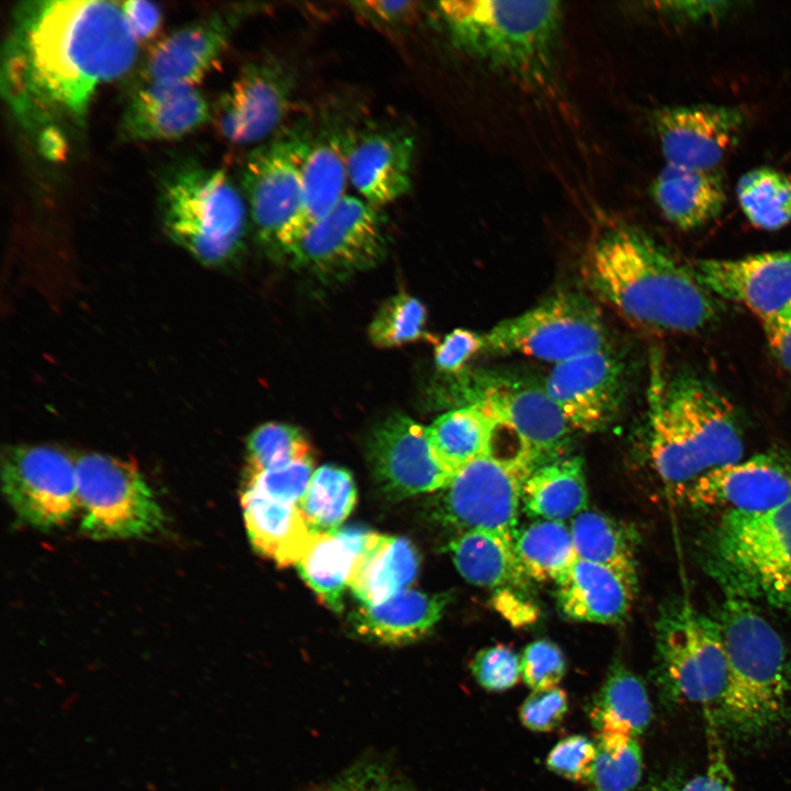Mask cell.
Returning a JSON list of instances; mask_svg holds the SVG:
<instances>
[{"label": "cell", "instance_id": "38", "mask_svg": "<svg viewBox=\"0 0 791 791\" xmlns=\"http://www.w3.org/2000/svg\"><path fill=\"white\" fill-rule=\"evenodd\" d=\"M736 197L747 220L756 227L775 231L791 222V178L771 167L745 172Z\"/></svg>", "mask_w": 791, "mask_h": 791}, {"label": "cell", "instance_id": "51", "mask_svg": "<svg viewBox=\"0 0 791 791\" xmlns=\"http://www.w3.org/2000/svg\"><path fill=\"white\" fill-rule=\"evenodd\" d=\"M420 5V2L411 0H366L350 3L353 10L360 16L386 27H399L413 23Z\"/></svg>", "mask_w": 791, "mask_h": 791}, {"label": "cell", "instance_id": "13", "mask_svg": "<svg viewBox=\"0 0 791 791\" xmlns=\"http://www.w3.org/2000/svg\"><path fill=\"white\" fill-rule=\"evenodd\" d=\"M537 467L524 456H481L442 489L441 517L464 532L489 531L514 537L522 487Z\"/></svg>", "mask_w": 791, "mask_h": 791}, {"label": "cell", "instance_id": "7", "mask_svg": "<svg viewBox=\"0 0 791 791\" xmlns=\"http://www.w3.org/2000/svg\"><path fill=\"white\" fill-rule=\"evenodd\" d=\"M714 566L729 594L791 612V499L765 512L728 511L714 537Z\"/></svg>", "mask_w": 791, "mask_h": 791}, {"label": "cell", "instance_id": "34", "mask_svg": "<svg viewBox=\"0 0 791 791\" xmlns=\"http://www.w3.org/2000/svg\"><path fill=\"white\" fill-rule=\"evenodd\" d=\"M498 424L482 410L465 405L450 410L427 427L438 460L454 475L470 461L492 454Z\"/></svg>", "mask_w": 791, "mask_h": 791}, {"label": "cell", "instance_id": "53", "mask_svg": "<svg viewBox=\"0 0 791 791\" xmlns=\"http://www.w3.org/2000/svg\"><path fill=\"white\" fill-rule=\"evenodd\" d=\"M120 5L125 23L138 44L156 34L161 23V11L156 3L131 0L120 2Z\"/></svg>", "mask_w": 791, "mask_h": 791}, {"label": "cell", "instance_id": "8", "mask_svg": "<svg viewBox=\"0 0 791 791\" xmlns=\"http://www.w3.org/2000/svg\"><path fill=\"white\" fill-rule=\"evenodd\" d=\"M656 628L658 678L666 695L701 705L717 721L728 683L717 620L681 601L662 611Z\"/></svg>", "mask_w": 791, "mask_h": 791}, {"label": "cell", "instance_id": "11", "mask_svg": "<svg viewBox=\"0 0 791 791\" xmlns=\"http://www.w3.org/2000/svg\"><path fill=\"white\" fill-rule=\"evenodd\" d=\"M82 532L94 539L143 537L158 532L163 510L137 466L98 453L76 459Z\"/></svg>", "mask_w": 791, "mask_h": 791}, {"label": "cell", "instance_id": "33", "mask_svg": "<svg viewBox=\"0 0 791 791\" xmlns=\"http://www.w3.org/2000/svg\"><path fill=\"white\" fill-rule=\"evenodd\" d=\"M651 704L643 680L620 659L613 660L593 698L589 717L598 733L640 736L651 720Z\"/></svg>", "mask_w": 791, "mask_h": 791}, {"label": "cell", "instance_id": "1", "mask_svg": "<svg viewBox=\"0 0 791 791\" xmlns=\"http://www.w3.org/2000/svg\"><path fill=\"white\" fill-rule=\"evenodd\" d=\"M137 51L120 2H22L2 54L3 94L37 135L81 124L97 89L127 74Z\"/></svg>", "mask_w": 791, "mask_h": 791}, {"label": "cell", "instance_id": "9", "mask_svg": "<svg viewBox=\"0 0 791 791\" xmlns=\"http://www.w3.org/2000/svg\"><path fill=\"white\" fill-rule=\"evenodd\" d=\"M310 122L281 127L244 165L241 190L261 243L286 254L302 231V164Z\"/></svg>", "mask_w": 791, "mask_h": 791}, {"label": "cell", "instance_id": "22", "mask_svg": "<svg viewBox=\"0 0 791 791\" xmlns=\"http://www.w3.org/2000/svg\"><path fill=\"white\" fill-rule=\"evenodd\" d=\"M684 499L695 508L726 505L750 513L775 509L791 499V458L768 452L715 469Z\"/></svg>", "mask_w": 791, "mask_h": 791}, {"label": "cell", "instance_id": "43", "mask_svg": "<svg viewBox=\"0 0 791 791\" xmlns=\"http://www.w3.org/2000/svg\"><path fill=\"white\" fill-rule=\"evenodd\" d=\"M313 474V460L309 457L260 472L246 474L244 488L280 502L298 505Z\"/></svg>", "mask_w": 791, "mask_h": 791}, {"label": "cell", "instance_id": "3", "mask_svg": "<svg viewBox=\"0 0 791 791\" xmlns=\"http://www.w3.org/2000/svg\"><path fill=\"white\" fill-rule=\"evenodd\" d=\"M737 414L710 381L679 372L651 393L649 455L675 494L684 498L709 472L742 460Z\"/></svg>", "mask_w": 791, "mask_h": 791}, {"label": "cell", "instance_id": "32", "mask_svg": "<svg viewBox=\"0 0 791 791\" xmlns=\"http://www.w3.org/2000/svg\"><path fill=\"white\" fill-rule=\"evenodd\" d=\"M452 559L468 582L492 589L523 587L526 579L513 537L489 531L461 533L449 544Z\"/></svg>", "mask_w": 791, "mask_h": 791}, {"label": "cell", "instance_id": "28", "mask_svg": "<svg viewBox=\"0 0 791 791\" xmlns=\"http://www.w3.org/2000/svg\"><path fill=\"white\" fill-rule=\"evenodd\" d=\"M450 595L403 590L388 600L363 605L352 616L356 633L368 639L404 645L421 639L441 620Z\"/></svg>", "mask_w": 791, "mask_h": 791}, {"label": "cell", "instance_id": "10", "mask_svg": "<svg viewBox=\"0 0 791 791\" xmlns=\"http://www.w3.org/2000/svg\"><path fill=\"white\" fill-rule=\"evenodd\" d=\"M450 397L474 405L513 433L522 450L538 466L564 452L573 432L545 386L510 374L478 370L457 374Z\"/></svg>", "mask_w": 791, "mask_h": 791}, {"label": "cell", "instance_id": "26", "mask_svg": "<svg viewBox=\"0 0 791 791\" xmlns=\"http://www.w3.org/2000/svg\"><path fill=\"white\" fill-rule=\"evenodd\" d=\"M635 592L613 570L580 558L556 581L561 613L579 622L621 623L630 612Z\"/></svg>", "mask_w": 791, "mask_h": 791}, {"label": "cell", "instance_id": "24", "mask_svg": "<svg viewBox=\"0 0 791 791\" xmlns=\"http://www.w3.org/2000/svg\"><path fill=\"white\" fill-rule=\"evenodd\" d=\"M211 116L209 104L194 86L140 83L122 114L120 132L129 141H167L182 137Z\"/></svg>", "mask_w": 791, "mask_h": 791}, {"label": "cell", "instance_id": "52", "mask_svg": "<svg viewBox=\"0 0 791 791\" xmlns=\"http://www.w3.org/2000/svg\"><path fill=\"white\" fill-rule=\"evenodd\" d=\"M764 332L777 361L791 372V301L762 320Z\"/></svg>", "mask_w": 791, "mask_h": 791}, {"label": "cell", "instance_id": "12", "mask_svg": "<svg viewBox=\"0 0 791 791\" xmlns=\"http://www.w3.org/2000/svg\"><path fill=\"white\" fill-rule=\"evenodd\" d=\"M606 341L595 304L580 292L565 290L493 326L483 335V350L558 364L601 349Z\"/></svg>", "mask_w": 791, "mask_h": 791}, {"label": "cell", "instance_id": "37", "mask_svg": "<svg viewBox=\"0 0 791 791\" xmlns=\"http://www.w3.org/2000/svg\"><path fill=\"white\" fill-rule=\"evenodd\" d=\"M513 542L525 576L536 581L556 582L578 558L570 528L560 521L536 520L516 530Z\"/></svg>", "mask_w": 791, "mask_h": 791}, {"label": "cell", "instance_id": "42", "mask_svg": "<svg viewBox=\"0 0 791 791\" xmlns=\"http://www.w3.org/2000/svg\"><path fill=\"white\" fill-rule=\"evenodd\" d=\"M246 448V474L312 457L305 435L298 427L285 423L261 424L248 436Z\"/></svg>", "mask_w": 791, "mask_h": 791}, {"label": "cell", "instance_id": "27", "mask_svg": "<svg viewBox=\"0 0 791 791\" xmlns=\"http://www.w3.org/2000/svg\"><path fill=\"white\" fill-rule=\"evenodd\" d=\"M661 214L678 229H699L716 219L726 203L721 175L715 170L665 164L650 187Z\"/></svg>", "mask_w": 791, "mask_h": 791}, {"label": "cell", "instance_id": "45", "mask_svg": "<svg viewBox=\"0 0 791 791\" xmlns=\"http://www.w3.org/2000/svg\"><path fill=\"white\" fill-rule=\"evenodd\" d=\"M470 670L481 688L502 692L513 688L522 678L521 657L509 646H489L475 655Z\"/></svg>", "mask_w": 791, "mask_h": 791}, {"label": "cell", "instance_id": "31", "mask_svg": "<svg viewBox=\"0 0 791 791\" xmlns=\"http://www.w3.org/2000/svg\"><path fill=\"white\" fill-rule=\"evenodd\" d=\"M522 503L526 514L537 520L564 522L587 510L582 458H555L535 467L523 483Z\"/></svg>", "mask_w": 791, "mask_h": 791}, {"label": "cell", "instance_id": "41", "mask_svg": "<svg viewBox=\"0 0 791 791\" xmlns=\"http://www.w3.org/2000/svg\"><path fill=\"white\" fill-rule=\"evenodd\" d=\"M427 311L408 293L391 297L379 308L369 325V338L377 347L391 348L430 337L426 332Z\"/></svg>", "mask_w": 791, "mask_h": 791}, {"label": "cell", "instance_id": "50", "mask_svg": "<svg viewBox=\"0 0 791 791\" xmlns=\"http://www.w3.org/2000/svg\"><path fill=\"white\" fill-rule=\"evenodd\" d=\"M483 336L465 328H456L436 345V367L449 375L459 374L466 363L483 350Z\"/></svg>", "mask_w": 791, "mask_h": 791}, {"label": "cell", "instance_id": "6", "mask_svg": "<svg viewBox=\"0 0 791 791\" xmlns=\"http://www.w3.org/2000/svg\"><path fill=\"white\" fill-rule=\"evenodd\" d=\"M159 210L167 235L202 264L227 263L243 246L247 204L223 170L177 168L161 185Z\"/></svg>", "mask_w": 791, "mask_h": 791}, {"label": "cell", "instance_id": "21", "mask_svg": "<svg viewBox=\"0 0 791 791\" xmlns=\"http://www.w3.org/2000/svg\"><path fill=\"white\" fill-rule=\"evenodd\" d=\"M691 270L711 294L743 304L761 320L791 301V249L698 259Z\"/></svg>", "mask_w": 791, "mask_h": 791}, {"label": "cell", "instance_id": "15", "mask_svg": "<svg viewBox=\"0 0 791 791\" xmlns=\"http://www.w3.org/2000/svg\"><path fill=\"white\" fill-rule=\"evenodd\" d=\"M1 480L18 519L35 528L65 525L79 510L76 460L57 448H9L2 457Z\"/></svg>", "mask_w": 791, "mask_h": 791}, {"label": "cell", "instance_id": "14", "mask_svg": "<svg viewBox=\"0 0 791 791\" xmlns=\"http://www.w3.org/2000/svg\"><path fill=\"white\" fill-rule=\"evenodd\" d=\"M386 246L379 208L345 194L286 255L320 276L342 277L377 264Z\"/></svg>", "mask_w": 791, "mask_h": 791}, {"label": "cell", "instance_id": "48", "mask_svg": "<svg viewBox=\"0 0 791 791\" xmlns=\"http://www.w3.org/2000/svg\"><path fill=\"white\" fill-rule=\"evenodd\" d=\"M568 709V694L559 687L532 691L519 709V718L527 729L547 733L560 725Z\"/></svg>", "mask_w": 791, "mask_h": 791}, {"label": "cell", "instance_id": "39", "mask_svg": "<svg viewBox=\"0 0 791 791\" xmlns=\"http://www.w3.org/2000/svg\"><path fill=\"white\" fill-rule=\"evenodd\" d=\"M356 494L347 469L324 465L314 471L298 508L313 532L330 533L350 514Z\"/></svg>", "mask_w": 791, "mask_h": 791}, {"label": "cell", "instance_id": "40", "mask_svg": "<svg viewBox=\"0 0 791 791\" xmlns=\"http://www.w3.org/2000/svg\"><path fill=\"white\" fill-rule=\"evenodd\" d=\"M589 791H634L643 775V753L636 737L598 733Z\"/></svg>", "mask_w": 791, "mask_h": 791}, {"label": "cell", "instance_id": "17", "mask_svg": "<svg viewBox=\"0 0 791 791\" xmlns=\"http://www.w3.org/2000/svg\"><path fill=\"white\" fill-rule=\"evenodd\" d=\"M367 457L379 488L396 500L442 490L454 476L436 457L427 427L400 413L374 427Z\"/></svg>", "mask_w": 791, "mask_h": 791}, {"label": "cell", "instance_id": "5", "mask_svg": "<svg viewBox=\"0 0 791 791\" xmlns=\"http://www.w3.org/2000/svg\"><path fill=\"white\" fill-rule=\"evenodd\" d=\"M716 620L728 667L717 722L743 735L762 733L782 717L791 692L783 640L745 598L729 594Z\"/></svg>", "mask_w": 791, "mask_h": 791}, {"label": "cell", "instance_id": "2", "mask_svg": "<svg viewBox=\"0 0 791 791\" xmlns=\"http://www.w3.org/2000/svg\"><path fill=\"white\" fill-rule=\"evenodd\" d=\"M588 288L632 325L657 333L693 334L712 325L718 305L650 235L613 222L597 231L581 264Z\"/></svg>", "mask_w": 791, "mask_h": 791}, {"label": "cell", "instance_id": "16", "mask_svg": "<svg viewBox=\"0 0 791 791\" xmlns=\"http://www.w3.org/2000/svg\"><path fill=\"white\" fill-rule=\"evenodd\" d=\"M294 92L290 69L275 57L244 66L220 98L214 122L231 143L247 145L274 136L288 115Z\"/></svg>", "mask_w": 791, "mask_h": 791}, {"label": "cell", "instance_id": "20", "mask_svg": "<svg viewBox=\"0 0 791 791\" xmlns=\"http://www.w3.org/2000/svg\"><path fill=\"white\" fill-rule=\"evenodd\" d=\"M348 182L366 202L381 208L411 189L413 135L402 127L369 124L346 136Z\"/></svg>", "mask_w": 791, "mask_h": 791}, {"label": "cell", "instance_id": "4", "mask_svg": "<svg viewBox=\"0 0 791 791\" xmlns=\"http://www.w3.org/2000/svg\"><path fill=\"white\" fill-rule=\"evenodd\" d=\"M453 45L486 67L537 89L550 88L564 10L558 1H442Z\"/></svg>", "mask_w": 791, "mask_h": 791}, {"label": "cell", "instance_id": "46", "mask_svg": "<svg viewBox=\"0 0 791 791\" xmlns=\"http://www.w3.org/2000/svg\"><path fill=\"white\" fill-rule=\"evenodd\" d=\"M595 743L584 735H569L557 742L547 754L548 770L573 782H588L595 759Z\"/></svg>", "mask_w": 791, "mask_h": 791}, {"label": "cell", "instance_id": "54", "mask_svg": "<svg viewBox=\"0 0 791 791\" xmlns=\"http://www.w3.org/2000/svg\"><path fill=\"white\" fill-rule=\"evenodd\" d=\"M657 4L660 5L661 11L690 21H702L718 16L729 5L728 2L715 1H672Z\"/></svg>", "mask_w": 791, "mask_h": 791}, {"label": "cell", "instance_id": "18", "mask_svg": "<svg viewBox=\"0 0 791 791\" xmlns=\"http://www.w3.org/2000/svg\"><path fill=\"white\" fill-rule=\"evenodd\" d=\"M544 386L573 431L597 432L621 404L623 361L608 345L555 364Z\"/></svg>", "mask_w": 791, "mask_h": 791}, {"label": "cell", "instance_id": "47", "mask_svg": "<svg viewBox=\"0 0 791 791\" xmlns=\"http://www.w3.org/2000/svg\"><path fill=\"white\" fill-rule=\"evenodd\" d=\"M317 791H414V789L386 765L367 761L348 768Z\"/></svg>", "mask_w": 791, "mask_h": 791}, {"label": "cell", "instance_id": "29", "mask_svg": "<svg viewBox=\"0 0 791 791\" xmlns=\"http://www.w3.org/2000/svg\"><path fill=\"white\" fill-rule=\"evenodd\" d=\"M241 502L247 534L256 552L279 567L296 565L315 533L298 505L248 488L243 489Z\"/></svg>", "mask_w": 791, "mask_h": 791}, {"label": "cell", "instance_id": "23", "mask_svg": "<svg viewBox=\"0 0 791 791\" xmlns=\"http://www.w3.org/2000/svg\"><path fill=\"white\" fill-rule=\"evenodd\" d=\"M239 19L220 12L187 24L159 40L141 67V83L194 86L219 60Z\"/></svg>", "mask_w": 791, "mask_h": 791}, {"label": "cell", "instance_id": "44", "mask_svg": "<svg viewBox=\"0 0 791 791\" xmlns=\"http://www.w3.org/2000/svg\"><path fill=\"white\" fill-rule=\"evenodd\" d=\"M566 671V657L560 647L552 640H534L522 653V679L532 691L556 688Z\"/></svg>", "mask_w": 791, "mask_h": 791}, {"label": "cell", "instance_id": "55", "mask_svg": "<svg viewBox=\"0 0 791 791\" xmlns=\"http://www.w3.org/2000/svg\"><path fill=\"white\" fill-rule=\"evenodd\" d=\"M494 605L509 621L517 625L528 623L535 617L534 609L508 589L497 593Z\"/></svg>", "mask_w": 791, "mask_h": 791}, {"label": "cell", "instance_id": "35", "mask_svg": "<svg viewBox=\"0 0 791 791\" xmlns=\"http://www.w3.org/2000/svg\"><path fill=\"white\" fill-rule=\"evenodd\" d=\"M577 557L606 567L637 589L633 537L610 516L584 510L570 523Z\"/></svg>", "mask_w": 791, "mask_h": 791}, {"label": "cell", "instance_id": "36", "mask_svg": "<svg viewBox=\"0 0 791 791\" xmlns=\"http://www.w3.org/2000/svg\"><path fill=\"white\" fill-rule=\"evenodd\" d=\"M355 549L336 532L314 533L296 564L300 577L331 610L343 608V594L358 558Z\"/></svg>", "mask_w": 791, "mask_h": 791}, {"label": "cell", "instance_id": "30", "mask_svg": "<svg viewBox=\"0 0 791 791\" xmlns=\"http://www.w3.org/2000/svg\"><path fill=\"white\" fill-rule=\"evenodd\" d=\"M420 562L409 539L377 534L357 558L348 587L363 605L379 604L412 584Z\"/></svg>", "mask_w": 791, "mask_h": 791}, {"label": "cell", "instance_id": "19", "mask_svg": "<svg viewBox=\"0 0 791 791\" xmlns=\"http://www.w3.org/2000/svg\"><path fill=\"white\" fill-rule=\"evenodd\" d=\"M665 164L712 170L738 142L746 118L724 104L664 107L654 113Z\"/></svg>", "mask_w": 791, "mask_h": 791}, {"label": "cell", "instance_id": "49", "mask_svg": "<svg viewBox=\"0 0 791 791\" xmlns=\"http://www.w3.org/2000/svg\"><path fill=\"white\" fill-rule=\"evenodd\" d=\"M708 732V764L705 770L691 778L678 791H735L725 753L718 738L717 721L704 715Z\"/></svg>", "mask_w": 791, "mask_h": 791}, {"label": "cell", "instance_id": "25", "mask_svg": "<svg viewBox=\"0 0 791 791\" xmlns=\"http://www.w3.org/2000/svg\"><path fill=\"white\" fill-rule=\"evenodd\" d=\"M349 127L328 115L316 124L310 122L302 164L304 208L301 235L346 194L349 182L345 145Z\"/></svg>", "mask_w": 791, "mask_h": 791}]
</instances>
